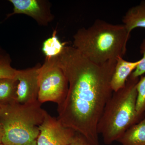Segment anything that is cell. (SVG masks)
<instances>
[{
	"mask_svg": "<svg viewBox=\"0 0 145 145\" xmlns=\"http://www.w3.org/2000/svg\"><path fill=\"white\" fill-rule=\"evenodd\" d=\"M39 129L37 145H69L76 133L47 112Z\"/></svg>",
	"mask_w": 145,
	"mask_h": 145,
	"instance_id": "obj_6",
	"label": "cell"
},
{
	"mask_svg": "<svg viewBox=\"0 0 145 145\" xmlns=\"http://www.w3.org/2000/svg\"><path fill=\"white\" fill-rule=\"evenodd\" d=\"M53 58L69 84L66 98L57 108V119L92 145H99L97 127L113 94L110 82L117 60L95 63L72 46H65L61 53Z\"/></svg>",
	"mask_w": 145,
	"mask_h": 145,
	"instance_id": "obj_1",
	"label": "cell"
},
{
	"mask_svg": "<svg viewBox=\"0 0 145 145\" xmlns=\"http://www.w3.org/2000/svg\"><path fill=\"white\" fill-rule=\"evenodd\" d=\"M0 145H5L3 144H2V143H0Z\"/></svg>",
	"mask_w": 145,
	"mask_h": 145,
	"instance_id": "obj_20",
	"label": "cell"
},
{
	"mask_svg": "<svg viewBox=\"0 0 145 145\" xmlns=\"http://www.w3.org/2000/svg\"><path fill=\"white\" fill-rule=\"evenodd\" d=\"M140 48V53L142 54L143 57L135 70L131 74L134 78H139L145 73V38L141 43Z\"/></svg>",
	"mask_w": 145,
	"mask_h": 145,
	"instance_id": "obj_16",
	"label": "cell"
},
{
	"mask_svg": "<svg viewBox=\"0 0 145 145\" xmlns=\"http://www.w3.org/2000/svg\"><path fill=\"white\" fill-rule=\"evenodd\" d=\"M0 110H1V107H0Z\"/></svg>",
	"mask_w": 145,
	"mask_h": 145,
	"instance_id": "obj_21",
	"label": "cell"
},
{
	"mask_svg": "<svg viewBox=\"0 0 145 145\" xmlns=\"http://www.w3.org/2000/svg\"><path fill=\"white\" fill-rule=\"evenodd\" d=\"M122 22L129 34L134 29L145 28V0L129 8L123 17Z\"/></svg>",
	"mask_w": 145,
	"mask_h": 145,
	"instance_id": "obj_10",
	"label": "cell"
},
{
	"mask_svg": "<svg viewBox=\"0 0 145 145\" xmlns=\"http://www.w3.org/2000/svg\"><path fill=\"white\" fill-rule=\"evenodd\" d=\"M65 44L60 40L57 36V31L54 30L52 36L44 42L42 51L46 58H54L59 56L64 48Z\"/></svg>",
	"mask_w": 145,
	"mask_h": 145,
	"instance_id": "obj_13",
	"label": "cell"
},
{
	"mask_svg": "<svg viewBox=\"0 0 145 145\" xmlns=\"http://www.w3.org/2000/svg\"><path fill=\"white\" fill-rule=\"evenodd\" d=\"M68 88V82L62 69L54 58H46L39 71V103L51 102L59 106L66 98Z\"/></svg>",
	"mask_w": 145,
	"mask_h": 145,
	"instance_id": "obj_5",
	"label": "cell"
},
{
	"mask_svg": "<svg viewBox=\"0 0 145 145\" xmlns=\"http://www.w3.org/2000/svg\"><path fill=\"white\" fill-rule=\"evenodd\" d=\"M8 55L5 50L0 47V61Z\"/></svg>",
	"mask_w": 145,
	"mask_h": 145,
	"instance_id": "obj_18",
	"label": "cell"
},
{
	"mask_svg": "<svg viewBox=\"0 0 145 145\" xmlns=\"http://www.w3.org/2000/svg\"><path fill=\"white\" fill-rule=\"evenodd\" d=\"M13 5V12L7 15V18L15 14H22L34 19L39 25L46 26L54 17L50 10V5L43 0H9Z\"/></svg>",
	"mask_w": 145,
	"mask_h": 145,
	"instance_id": "obj_8",
	"label": "cell"
},
{
	"mask_svg": "<svg viewBox=\"0 0 145 145\" xmlns=\"http://www.w3.org/2000/svg\"><path fill=\"white\" fill-rule=\"evenodd\" d=\"M39 101L29 104L16 102L0 106V124L5 145H37L40 131L47 112Z\"/></svg>",
	"mask_w": 145,
	"mask_h": 145,
	"instance_id": "obj_4",
	"label": "cell"
},
{
	"mask_svg": "<svg viewBox=\"0 0 145 145\" xmlns=\"http://www.w3.org/2000/svg\"><path fill=\"white\" fill-rule=\"evenodd\" d=\"M18 83L16 78L0 79V106L16 102Z\"/></svg>",
	"mask_w": 145,
	"mask_h": 145,
	"instance_id": "obj_12",
	"label": "cell"
},
{
	"mask_svg": "<svg viewBox=\"0 0 145 145\" xmlns=\"http://www.w3.org/2000/svg\"><path fill=\"white\" fill-rule=\"evenodd\" d=\"M122 145H145V115L127 130L117 140Z\"/></svg>",
	"mask_w": 145,
	"mask_h": 145,
	"instance_id": "obj_11",
	"label": "cell"
},
{
	"mask_svg": "<svg viewBox=\"0 0 145 145\" xmlns=\"http://www.w3.org/2000/svg\"><path fill=\"white\" fill-rule=\"evenodd\" d=\"M136 110L138 116L143 119L145 115V76L140 77L136 86Z\"/></svg>",
	"mask_w": 145,
	"mask_h": 145,
	"instance_id": "obj_14",
	"label": "cell"
},
{
	"mask_svg": "<svg viewBox=\"0 0 145 145\" xmlns=\"http://www.w3.org/2000/svg\"><path fill=\"white\" fill-rule=\"evenodd\" d=\"M11 62L8 54L0 61V79L16 78L18 70L12 67Z\"/></svg>",
	"mask_w": 145,
	"mask_h": 145,
	"instance_id": "obj_15",
	"label": "cell"
},
{
	"mask_svg": "<svg viewBox=\"0 0 145 145\" xmlns=\"http://www.w3.org/2000/svg\"><path fill=\"white\" fill-rule=\"evenodd\" d=\"M139 78L130 75L125 86L113 92L108 101L97 127L105 144L110 145L119 140L124 133L143 119L136 110Z\"/></svg>",
	"mask_w": 145,
	"mask_h": 145,
	"instance_id": "obj_3",
	"label": "cell"
},
{
	"mask_svg": "<svg viewBox=\"0 0 145 145\" xmlns=\"http://www.w3.org/2000/svg\"><path fill=\"white\" fill-rule=\"evenodd\" d=\"M41 65L32 68L18 70L16 78L18 83L16 102L20 104L34 103L38 101L39 75Z\"/></svg>",
	"mask_w": 145,
	"mask_h": 145,
	"instance_id": "obj_7",
	"label": "cell"
},
{
	"mask_svg": "<svg viewBox=\"0 0 145 145\" xmlns=\"http://www.w3.org/2000/svg\"><path fill=\"white\" fill-rule=\"evenodd\" d=\"M130 37L123 25L98 20L89 27L77 31L72 46L91 61L103 64L123 57Z\"/></svg>",
	"mask_w": 145,
	"mask_h": 145,
	"instance_id": "obj_2",
	"label": "cell"
},
{
	"mask_svg": "<svg viewBox=\"0 0 145 145\" xmlns=\"http://www.w3.org/2000/svg\"><path fill=\"white\" fill-rule=\"evenodd\" d=\"M140 61L141 59L131 62L124 59L123 57L117 58L110 82L113 92L117 91L125 86L128 78L135 70Z\"/></svg>",
	"mask_w": 145,
	"mask_h": 145,
	"instance_id": "obj_9",
	"label": "cell"
},
{
	"mask_svg": "<svg viewBox=\"0 0 145 145\" xmlns=\"http://www.w3.org/2000/svg\"><path fill=\"white\" fill-rule=\"evenodd\" d=\"M3 137V131L1 125L0 124V143H2Z\"/></svg>",
	"mask_w": 145,
	"mask_h": 145,
	"instance_id": "obj_19",
	"label": "cell"
},
{
	"mask_svg": "<svg viewBox=\"0 0 145 145\" xmlns=\"http://www.w3.org/2000/svg\"><path fill=\"white\" fill-rule=\"evenodd\" d=\"M69 145H93L84 136L80 133L76 132Z\"/></svg>",
	"mask_w": 145,
	"mask_h": 145,
	"instance_id": "obj_17",
	"label": "cell"
}]
</instances>
